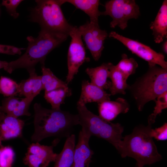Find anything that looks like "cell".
I'll return each mask as SVG.
<instances>
[{"mask_svg": "<svg viewBox=\"0 0 167 167\" xmlns=\"http://www.w3.org/2000/svg\"><path fill=\"white\" fill-rule=\"evenodd\" d=\"M34 111V131L31 141L39 142L43 139L55 136L59 138L68 137L74 126L79 124L78 114H73L60 109H48L40 104L35 103Z\"/></svg>", "mask_w": 167, "mask_h": 167, "instance_id": "1", "label": "cell"}, {"mask_svg": "<svg viewBox=\"0 0 167 167\" xmlns=\"http://www.w3.org/2000/svg\"><path fill=\"white\" fill-rule=\"evenodd\" d=\"M69 36L65 33L41 29L36 38L28 36V45L25 53L16 60L8 62L4 70L10 74L20 68L26 69L29 74L36 72V64L40 62L45 65L47 56Z\"/></svg>", "mask_w": 167, "mask_h": 167, "instance_id": "2", "label": "cell"}, {"mask_svg": "<svg viewBox=\"0 0 167 167\" xmlns=\"http://www.w3.org/2000/svg\"><path fill=\"white\" fill-rule=\"evenodd\" d=\"M152 125L137 126L131 134L123 138L121 156L134 159L138 167L150 165L162 159L150 135Z\"/></svg>", "mask_w": 167, "mask_h": 167, "instance_id": "3", "label": "cell"}, {"mask_svg": "<svg viewBox=\"0 0 167 167\" xmlns=\"http://www.w3.org/2000/svg\"><path fill=\"white\" fill-rule=\"evenodd\" d=\"M148 71L129 89L135 99L137 108L141 111L148 102L156 100L167 91V69L156 65H148Z\"/></svg>", "mask_w": 167, "mask_h": 167, "instance_id": "4", "label": "cell"}, {"mask_svg": "<svg viewBox=\"0 0 167 167\" xmlns=\"http://www.w3.org/2000/svg\"><path fill=\"white\" fill-rule=\"evenodd\" d=\"M79 125L82 130L90 136L103 139L114 146L120 154L122 150V134L124 131L119 123L106 121L89 110L85 105L77 104Z\"/></svg>", "mask_w": 167, "mask_h": 167, "instance_id": "5", "label": "cell"}, {"mask_svg": "<svg viewBox=\"0 0 167 167\" xmlns=\"http://www.w3.org/2000/svg\"><path fill=\"white\" fill-rule=\"evenodd\" d=\"M32 10L31 20L38 23L41 29L69 34L73 26L69 24L63 13L61 6L65 0H36Z\"/></svg>", "mask_w": 167, "mask_h": 167, "instance_id": "6", "label": "cell"}, {"mask_svg": "<svg viewBox=\"0 0 167 167\" xmlns=\"http://www.w3.org/2000/svg\"><path fill=\"white\" fill-rule=\"evenodd\" d=\"M105 10L101 15L110 16L112 19L111 28L118 26L122 30L127 27L128 21L137 19L140 15L139 8L134 0H111L105 4Z\"/></svg>", "mask_w": 167, "mask_h": 167, "instance_id": "7", "label": "cell"}, {"mask_svg": "<svg viewBox=\"0 0 167 167\" xmlns=\"http://www.w3.org/2000/svg\"><path fill=\"white\" fill-rule=\"evenodd\" d=\"M69 36L71 40L67 54L68 70L66 79L67 84L72 81L82 64L90 61V58L86 57L82 36L77 26H73Z\"/></svg>", "mask_w": 167, "mask_h": 167, "instance_id": "8", "label": "cell"}, {"mask_svg": "<svg viewBox=\"0 0 167 167\" xmlns=\"http://www.w3.org/2000/svg\"><path fill=\"white\" fill-rule=\"evenodd\" d=\"M108 36L120 42L132 54L148 62V65H156L167 69V62L162 53H158L148 45L125 37L115 31L111 32Z\"/></svg>", "mask_w": 167, "mask_h": 167, "instance_id": "9", "label": "cell"}, {"mask_svg": "<svg viewBox=\"0 0 167 167\" xmlns=\"http://www.w3.org/2000/svg\"><path fill=\"white\" fill-rule=\"evenodd\" d=\"M78 29L93 58L98 61L104 48L105 41L108 36L107 31L101 29L99 25L88 21Z\"/></svg>", "mask_w": 167, "mask_h": 167, "instance_id": "10", "label": "cell"}, {"mask_svg": "<svg viewBox=\"0 0 167 167\" xmlns=\"http://www.w3.org/2000/svg\"><path fill=\"white\" fill-rule=\"evenodd\" d=\"M59 140L55 139L50 146L41 145L39 142L32 143L23 158L24 164L29 167H48L51 162L55 161L58 154L54 152L53 148Z\"/></svg>", "mask_w": 167, "mask_h": 167, "instance_id": "11", "label": "cell"}, {"mask_svg": "<svg viewBox=\"0 0 167 167\" xmlns=\"http://www.w3.org/2000/svg\"><path fill=\"white\" fill-rule=\"evenodd\" d=\"M24 124L21 119L2 112L0 114V145L2 141L22 136Z\"/></svg>", "mask_w": 167, "mask_h": 167, "instance_id": "12", "label": "cell"}, {"mask_svg": "<svg viewBox=\"0 0 167 167\" xmlns=\"http://www.w3.org/2000/svg\"><path fill=\"white\" fill-rule=\"evenodd\" d=\"M33 99L26 97L23 98L15 96L7 97L2 101L0 110L16 118L24 115L30 116L31 114L28 109Z\"/></svg>", "mask_w": 167, "mask_h": 167, "instance_id": "13", "label": "cell"}, {"mask_svg": "<svg viewBox=\"0 0 167 167\" xmlns=\"http://www.w3.org/2000/svg\"><path fill=\"white\" fill-rule=\"evenodd\" d=\"M90 137L82 130L80 131L78 142L75 148L73 161L71 167H89L94 154L89 144Z\"/></svg>", "mask_w": 167, "mask_h": 167, "instance_id": "14", "label": "cell"}, {"mask_svg": "<svg viewBox=\"0 0 167 167\" xmlns=\"http://www.w3.org/2000/svg\"><path fill=\"white\" fill-rule=\"evenodd\" d=\"M98 104L99 116L107 122L113 120L120 113H126L130 109L127 101L120 97L115 101L106 100Z\"/></svg>", "mask_w": 167, "mask_h": 167, "instance_id": "15", "label": "cell"}, {"mask_svg": "<svg viewBox=\"0 0 167 167\" xmlns=\"http://www.w3.org/2000/svg\"><path fill=\"white\" fill-rule=\"evenodd\" d=\"M111 95L104 90L84 80L82 82L81 95L77 104L85 105L92 102L98 103L110 100Z\"/></svg>", "mask_w": 167, "mask_h": 167, "instance_id": "16", "label": "cell"}, {"mask_svg": "<svg viewBox=\"0 0 167 167\" xmlns=\"http://www.w3.org/2000/svg\"><path fill=\"white\" fill-rule=\"evenodd\" d=\"M154 41L159 44L167 37V0L163 2L154 20L150 25Z\"/></svg>", "mask_w": 167, "mask_h": 167, "instance_id": "17", "label": "cell"}, {"mask_svg": "<svg viewBox=\"0 0 167 167\" xmlns=\"http://www.w3.org/2000/svg\"><path fill=\"white\" fill-rule=\"evenodd\" d=\"M111 63H103L96 67L86 68L85 72L91 79V83L104 90L109 89L111 82L107 79L109 77Z\"/></svg>", "mask_w": 167, "mask_h": 167, "instance_id": "18", "label": "cell"}, {"mask_svg": "<svg viewBox=\"0 0 167 167\" xmlns=\"http://www.w3.org/2000/svg\"><path fill=\"white\" fill-rule=\"evenodd\" d=\"M27 79L23 80L19 84V96L34 98L43 90L41 76L38 75L36 72L29 74Z\"/></svg>", "mask_w": 167, "mask_h": 167, "instance_id": "19", "label": "cell"}, {"mask_svg": "<svg viewBox=\"0 0 167 167\" xmlns=\"http://www.w3.org/2000/svg\"><path fill=\"white\" fill-rule=\"evenodd\" d=\"M87 14L90 17V22L99 25L98 18L101 12L99 10L100 1L98 0H65Z\"/></svg>", "mask_w": 167, "mask_h": 167, "instance_id": "20", "label": "cell"}, {"mask_svg": "<svg viewBox=\"0 0 167 167\" xmlns=\"http://www.w3.org/2000/svg\"><path fill=\"white\" fill-rule=\"evenodd\" d=\"M75 144V135L71 134L67 137L63 148L58 154L54 167H71L74 159Z\"/></svg>", "mask_w": 167, "mask_h": 167, "instance_id": "21", "label": "cell"}, {"mask_svg": "<svg viewBox=\"0 0 167 167\" xmlns=\"http://www.w3.org/2000/svg\"><path fill=\"white\" fill-rule=\"evenodd\" d=\"M109 78L111 80V85L109 90L111 95L125 94V91L129 87L126 82L127 79L112 63L109 67Z\"/></svg>", "mask_w": 167, "mask_h": 167, "instance_id": "22", "label": "cell"}, {"mask_svg": "<svg viewBox=\"0 0 167 167\" xmlns=\"http://www.w3.org/2000/svg\"><path fill=\"white\" fill-rule=\"evenodd\" d=\"M41 80L43 88L45 92L50 91L60 88H68L67 84L57 78L50 70L41 65Z\"/></svg>", "mask_w": 167, "mask_h": 167, "instance_id": "23", "label": "cell"}, {"mask_svg": "<svg viewBox=\"0 0 167 167\" xmlns=\"http://www.w3.org/2000/svg\"><path fill=\"white\" fill-rule=\"evenodd\" d=\"M71 91L68 87L60 88L45 92L44 98L51 105L52 109H59L61 105L63 103L65 98L71 96Z\"/></svg>", "mask_w": 167, "mask_h": 167, "instance_id": "24", "label": "cell"}, {"mask_svg": "<svg viewBox=\"0 0 167 167\" xmlns=\"http://www.w3.org/2000/svg\"><path fill=\"white\" fill-rule=\"evenodd\" d=\"M116 66L122 73L128 79L131 75L134 74L138 65L133 58H128L125 54L122 55V59Z\"/></svg>", "mask_w": 167, "mask_h": 167, "instance_id": "25", "label": "cell"}, {"mask_svg": "<svg viewBox=\"0 0 167 167\" xmlns=\"http://www.w3.org/2000/svg\"><path fill=\"white\" fill-rule=\"evenodd\" d=\"M19 84L9 78L1 76L0 78V94L9 97L19 95Z\"/></svg>", "mask_w": 167, "mask_h": 167, "instance_id": "26", "label": "cell"}, {"mask_svg": "<svg viewBox=\"0 0 167 167\" xmlns=\"http://www.w3.org/2000/svg\"><path fill=\"white\" fill-rule=\"evenodd\" d=\"M154 101L156 105L154 110L148 118V124L151 125L155 122L157 115L167 108V91L158 96Z\"/></svg>", "mask_w": 167, "mask_h": 167, "instance_id": "27", "label": "cell"}, {"mask_svg": "<svg viewBox=\"0 0 167 167\" xmlns=\"http://www.w3.org/2000/svg\"><path fill=\"white\" fill-rule=\"evenodd\" d=\"M15 158V153L10 146H2L0 152V167H12Z\"/></svg>", "mask_w": 167, "mask_h": 167, "instance_id": "28", "label": "cell"}, {"mask_svg": "<svg viewBox=\"0 0 167 167\" xmlns=\"http://www.w3.org/2000/svg\"><path fill=\"white\" fill-rule=\"evenodd\" d=\"M23 1L22 0H4L2 5L5 6L9 14L15 18L19 16L17 12L16 8L19 4Z\"/></svg>", "mask_w": 167, "mask_h": 167, "instance_id": "29", "label": "cell"}, {"mask_svg": "<svg viewBox=\"0 0 167 167\" xmlns=\"http://www.w3.org/2000/svg\"><path fill=\"white\" fill-rule=\"evenodd\" d=\"M150 135L157 140H165L167 139V123H165L162 126L155 129H152Z\"/></svg>", "mask_w": 167, "mask_h": 167, "instance_id": "30", "label": "cell"}, {"mask_svg": "<svg viewBox=\"0 0 167 167\" xmlns=\"http://www.w3.org/2000/svg\"><path fill=\"white\" fill-rule=\"evenodd\" d=\"M25 49L24 48H19L12 45L0 44V54L11 55L16 54L20 55L21 51Z\"/></svg>", "mask_w": 167, "mask_h": 167, "instance_id": "31", "label": "cell"}, {"mask_svg": "<svg viewBox=\"0 0 167 167\" xmlns=\"http://www.w3.org/2000/svg\"><path fill=\"white\" fill-rule=\"evenodd\" d=\"M8 62L5 61H2L0 60V69H3L4 70L7 66Z\"/></svg>", "mask_w": 167, "mask_h": 167, "instance_id": "32", "label": "cell"}, {"mask_svg": "<svg viewBox=\"0 0 167 167\" xmlns=\"http://www.w3.org/2000/svg\"><path fill=\"white\" fill-rule=\"evenodd\" d=\"M162 49L164 52L165 54H167V41H165L162 44Z\"/></svg>", "mask_w": 167, "mask_h": 167, "instance_id": "33", "label": "cell"}, {"mask_svg": "<svg viewBox=\"0 0 167 167\" xmlns=\"http://www.w3.org/2000/svg\"><path fill=\"white\" fill-rule=\"evenodd\" d=\"M3 146V145H0V151H1V148Z\"/></svg>", "mask_w": 167, "mask_h": 167, "instance_id": "34", "label": "cell"}, {"mask_svg": "<svg viewBox=\"0 0 167 167\" xmlns=\"http://www.w3.org/2000/svg\"><path fill=\"white\" fill-rule=\"evenodd\" d=\"M2 113V112H1L0 110V114Z\"/></svg>", "mask_w": 167, "mask_h": 167, "instance_id": "35", "label": "cell"}]
</instances>
